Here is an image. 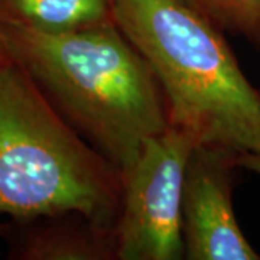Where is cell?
<instances>
[{
  "mask_svg": "<svg viewBox=\"0 0 260 260\" xmlns=\"http://www.w3.org/2000/svg\"><path fill=\"white\" fill-rule=\"evenodd\" d=\"M242 153L197 145L186 167L182 236L188 260H260L244 237L233 207L234 172Z\"/></svg>",
  "mask_w": 260,
  "mask_h": 260,
  "instance_id": "obj_5",
  "label": "cell"
},
{
  "mask_svg": "<svg viewBox=\"0 0 260 260\" xmlns=\"http://www.w3.org/2000/svg\"><path fill=\"white\" fill-rule=\"evenodd\" d=\"M225 34L260 48V0H184Z\"/></svg>",
  "mask_w": 260,
  "mask_h": 260,
  "instance_id": "obj_8",
  "label": "cell"
},
{
  "mask_svg": "<svg viewBox=\"0 0 260 260\" xmlns=\"http://www.w3.org/2000/svg\"><path fill=\"white\" fill-rule=\"evenodd\" d=\"M30 233L19 257L29 260H117L114 224L83 214H61Z\"/></svg>",
  "mask_w": 260,
  "mask_h": 260,
  "instance_id": "obj_6",
  "label": "cell"
},
{
  "mask_svg": "<svg viewBox=\"0 0 260 260\" xmlns=\"http://www.w3.org/2000/svg\"><path fill=\"white\" fill-rule=\"evenodd\" d=\"M239 167L260 175V153H242L239 158Z\"/></svg>",
  "mask_w": 260,
  "mask_h": 260,
  "instance_id": "obj_9",
  "label": "cell"
},
{
  "mask_svg": "<svg viewBox=\"0 0 260 260\" xmlns=\"http://www.w3.org/2000/svg\"><path fill=\"white\" fill-rule=\"evenodd\" d=\"M121 189L120 169L8 55L0 64V218L74 213L116 224Z\"/></svg>",
  "mask_w": 260,
  "mask_h": 260,
  "instance_id": "obj_3",
  "label": "cell"
},
{
  "mask_svg": "<svg viewBox=\"0 0 260 260\" xmlns=\"http://www.w3.org/2000/svg\"><path fill=\"white\" fill-rule=\"evenodd\" d=\"M198 142L169 124L145 140L121 174L120 211L114 224L117 260L185 259L182 194L188 160Z\"/></svg>",
  "mask_w": 260,
  "mask_h": 260,
  "instance_id": "obj_4",
  "label": "cell"
},
{
  "mask_svg": "<svg viewBox=\"0 0 260 260\" xmlns=\"http://www.w3.org/2000/svg\"><path fill=\"white\" fill-rule=\"evenodd\" d=\"M0 22L51 34L116 23L112 0H0Z\"/></svg>",
  "mask_w": 260,
  "mask_h": 260,
  "instance_id": "obj_7",
  "label": "cell"
},
{
  "mask_svg": "<svg viewBox=\"0 0 260 260\" xmlns=\"http://www.w3.org/2000/svg\"><path fill=\"white\" fill-rule=\"evenodd\" d=\"M116 25L158 78L169 124L198 145L260 153V88L223 29L184 0H112Z\"/></svg>",
  "mask_w": 260,
  "mask_h": 260,
  "instance_id": "obj_2",
  "label": "cell"
},
{
  "mask_svg": "<svg viewBox=\"0 0 260 260\" xmlns=\"http://www.w3.org/2000/svg\"><path fill=\"white\" fill-rule=\"evenodd\" d=\"M8 59V52H6V48H5V44H3V39H2V35H0V64L3 61Z\"/></svg>",
  "mask_w": 260,
  "mask_h": 260,
  "instance_id": "obj_10",
  "label": "cell"
},
{
  "mask_svg": "<svg viewBox=\"0 0 260 260\" xmlns=\"http://www.w3.org/2000/svg\"><path fill=\"white\" fill-rule=\"evenodd\" d=\"M0 35L10 59L121 174L169 126L156 75L116 23L51 34L0 22Z\"/></svg>",
  "mask_w": 260,
  "mask_h": 260,
  "instance_id": "obj_1",
  "label": "cell"
}]
</instances>
